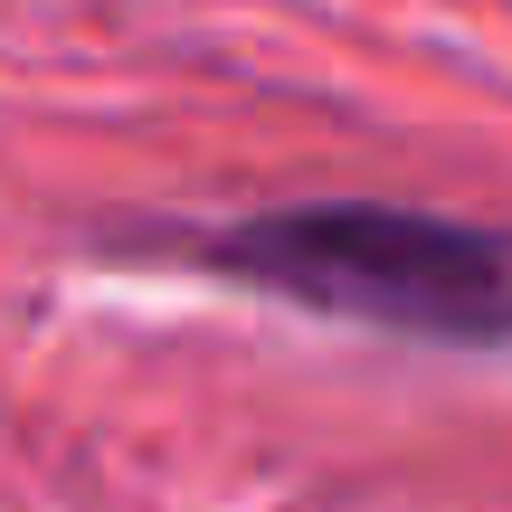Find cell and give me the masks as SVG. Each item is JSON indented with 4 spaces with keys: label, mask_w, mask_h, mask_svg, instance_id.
Wrapping results in <instances>:
<instances>
[{
    "label": "cell",
    "mask_w": 512,
    "mask_h": 512,
    "mask_svg": "<svg viewBox=\"0 0 512 512\" xmlns=\"http://www.w3.org/2000/svg\"><path fill=\"white\" fill-rule=\"evenodd\" d=\"M181 275L418 351H512V228L418 200H294L181 228Z\"/></svg>",
    "instance_id": "1"
}]
</instances>
